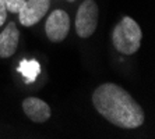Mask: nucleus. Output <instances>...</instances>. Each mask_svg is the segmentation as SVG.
Masks as SVG:
<instances>
[{
  "label": "nucleus",
  "mask_w": 155,
  "mask_h": 139,
  "mask_svg": "<svg viewBox=\"0 0 155 139\" xmlns=\"http://www.w3.org/2000/svg\"><path fill=\"white\" fill-rule=\"evenodd\" d=\"M92 104L110 124L124 129H134L144 124L143 107L129 92L116 84H102L92 93Z\"/></svg>",
  "instance_id": "nucleus-1"
},
{
  "label": "nucleus",
  "mask_w": 155,
  "mask_h": 139,
  "mask_svg": "<svg viewBox=\"0 0 155 139\" xmlns=\"http://www.w3.org/2000/svg\"><path fill=\"white\" fill-rule=\"evenodd\" d=\"M143 32L131 17H123L112 31V42L117 52L124 56H131L140 49Z\"/></svg>",
  "instance_id": "nucleus-2"
},
{
  "label": "nucleus",
  "mask_w": 155,
  "mask_h": 139,
  "mask_svg": "<svg viewBox=\"0 0 155 139\" xmlns=\"http://www.w3.org/2000/svg\"><path fill=\"white\" fill-rule=\"evenodd\" d=\"M99 8L94 0H84L76 15V32L80 38H88L98 27Z\"/></svg>",
  "instance_id": "nucleus-3"
},
{
  "label": "nucleus",
  "mask_w": 155,
  "mask_h": 139,
  "mask_svg": "<svg viewBox=\"0 0 155 139\" xmlns=\"http://www.w3.org/2000/svg\"><path fill=\"white\" fill-rule=\"evenodd\" d=\"M70 31V17L64 10H54L46 18L45 32L48 39L53 43H59L66 39Z\"/></svg>",
  "instance_id": "nucleus-4"
},
{
  "label": "nucleus",
  "mask_w": 155,
  "mask_h": 139,
  "mask_svg": "<svg viewBox=\"0 0 155 139\" xmlns=\"http://www.w3.org/2000/svg\"><path fill=\"white\" fill-rule=\"evenodd\" d=\"M51 7V0H27L18 13V20L24 27H32L39 22Z\"/></svg>",
  "instance_id": "nucleus-5"
},
{
  "label": "nucleus",
  "mask_w": 155,
  "mask_h": 139,
  "mask_svg": "<svg viewBox=\"0 0 155 139\" xmlns=\"http://www.w3.org/2000/svg\"><path fill=\"white\" fill-rule=\"evenodd\" d=\"M22 110L34 122H46L51 118V107L38 97H27L22 102Z\"/></svg>",
  "instance_id": "nucleus-6"
},
{
  "label": "nucleus",
  "mask_w": 155,
  "mask_h": 139,
  "mask_svg": "<svg viewBox=\"0 0 155 139\" xmlns=\"http://www.w3.org/2000/svg\"><path fill=\"white\" fill-rule=\"evenodd\" d=\"M20 42V31L14 22H8L0 33V57L7 58L15 53Z\"/></svg>",
  "instance_id": "nucleus-7"
},
{
  "label": "nucleus",
  "mask_w": 155,
  "mask_h": 139,
  "mask_svg": "<svg viewBox=\"0 0 155 139\" xmlns=\"http://www.w3.org/2000/svg\"><path fill=\"white\" fill-rule=\"evenodd\" d=\"M17 71L22 74L27 84H32L35 82L36 77L41 74V64L36 60H22L20 61Z\"/></svg>",
  "instance_id": "nucleus-8"
},
{
  "label": "nucleus",
  "mask_w": 155,
  "mask_h": 139,
  "mask_svg": "<svg viewBox=\"0 0 155 139\" xmlns=\"http://www.w3.org/2000/svg\"><path fill=\"white\" fill-rule=\"evenodd\" d=\"M0 2H2V4L4 6L6 11L13 13V14H18L20 10L25 6L27 0H0Z\"/></svg>",
  "instance_id": "nucleus-9"
},
{
  "label": "nucleus",
  "mask_w": 155,
  "mask_h": 139,
  "mask_svg": "<svg viewBox=\"0 0 155 139\" xmlns=\"http://www.w3.org/2000/svg\"><path fill=\"white\" fill-rule=\"evenodd\" d=\"M6 18H7V11H6L4 6L2 4V2H0V27H2V25L4 24Z\"/></svg>",
  "instance_id": "nucleus-10"
},
{
  "label": "nucleus",
  "mask_w": 155,
  "mask_h": 139,
  "mask_svg": "<svg viewBox=\"0 0 155 139\" xmlns=\"http://www.w3.org/2000/svg\"><path fill=\"white\" fill-rule=\"evenodd\" d=\"M69 2H76V0H69Z\"/></svg>",
  "instance_id": "nucleus-11"
}]
</instances>
